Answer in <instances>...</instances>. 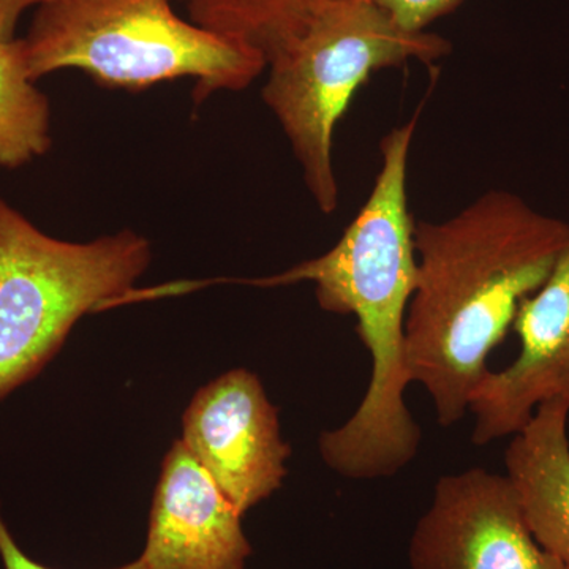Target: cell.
Wrapping results in <instances>:
<instances>
[{
	"instance_id": "obj_8",
	"label": "cell",
	"mask_w": 569,
	"mask_h": 569,
	"mask_svg": "<svg viewBox=\"0 0 569 569\" xmlns=\"http://www.w3.org/2000/svg\"><path fill=\"white\" fill-rule=\"evenodd\" d=\"M512 331L520 340L518 358L489 370L468 406L477 447L516 436L549 400L569 402V244L546 282L520 302Z\"/></svg>"
},
{
	"instance_id": "obj_2",
	"label": "cell",
	"mask_w": 569,
	"mask_h": 569,
	"mask_svg": "<svg viewBox=\"0 0 569 569\" xmlns=\"http://www.w3.org/2000/svg\"><path fill=\"white\" fill-rule=\"evenodd\" d=\"M417 122L415 114L381 140L372 192L332 249L280 274L236 280L264 288L310 282L321 309L356 318L372 359L369 387L353 417L318 441L326 466L353 481L395 477L421 447L406 402V317L418 271L407 176Z\"/></svg>"
},
{
	"instance_id": "obj_4",
	"label": "cell",
	"mask_w": 569,
	"mask_h": 569,
	"mask_svg": "<svg viewBox=\"0 0 569 569\" xmlns=\"http://www.w3.org/2000/svg\"><path fill=\"white\" fill-rule=\"evenodd\" d=\"M451 50L437 33L400 28L373 0H326L269 59L263 102L321 212L331 216L339 204L332 142L359 89L378 70L413 59L430 66Z\"/></svg>"
},
{
	"instance_id": "obj_13",
	"label": "cell",
	"mask_w": 569,
	"mask_h": 569,
	"mask_svg": "<svg viewBox=\"0 0 569 569\" xmlns=\"http://www.w3.org/2000/svg\"><path fill=\"white\" fill-rule=\"evenodd\" d=\"M408 32H422L438 18L458 9L463 0H373Z\"/></svg>"
},
{
	"instance_id": "obj_14",
	"label": "cell",
	"mask_w": 569,
	"mask_h": 569,
	"mask_svg": "<svg viewBox=\"0 0 569 569\" xmlns=\"http://www.w3.org/2000/svg\"><path fill=\"white\" fill-rule=\"evenodd\" d=\"M0 559H2L3 569H52L44 567L39 561L32 560L14 541L13 535L10 533L9 527L3 522L0 516ZM114 569H149L144 560L137 559L123 567Z\"/></svg>"
},
{
	"instance_id": "obj_5",
	"label": "cell",
	"mask_w": 569,
	"mask_h": 569,
	"mask_svg": "<svg viewBox=\"0 0 569 569\" xmlns=\"http://www.w3.org/2000/svg\"><path fill=\"white\" fill-rule=\"evenodd\" d=\"M151 258L130 230L51 238L0 197V399L39 376L81 317L122 302Z\"/></svg>"
},
{
	"instance_id": "obj_6",
	"label": "cell",
	"mask_w": 569,
	"mask_h": 569,
	"mask_svg": "<svg viewBox=\"0 0 569 569\" xmlns=\"http://www.w3.org/2000/svg\"><path fill=\"white\" fill-rule=\"evenodd\" d=\"M410 569H568L531 533L507 475L475 467L438 479L408 546Z\"/></svg>"
},
{
	"instance_id": "obj_1",
	"label": "cell",
	"mask_w": 569,
	"mask_h": 569,
	"mask_svg": "<svg viewBox=\"0 0 569 569\" xmlns=\"http://www.w3.org/2000/svg\"><path fill=\"white\" fill-rule=\"evenodd\" d=\"M413 241L408 376L432 399L438 425L451 427L466 417L520 302L546 282L567 249L569 222L492 189L441 222L415 220Z\"/></svg>"
},
{
	"instance_id": "obj_11",
	"label": "cell",
	"mask_w": 569,
	"mask_h": 569,
	"mask_svg": "<svg viewBox=\"0 0 569 569\" xmlns=\"http://www.w3.org/2000/svg\"><path fill=\"white\" fill-rule=\"evenodd\" d=\"M51 104L29 74L21 39H0V167H24L50 151Z\"/></svg>"
},
{
	"instance_id": "obj_3",
	"label": "cell",
	"mask_w": 569,
	"mask_h": 569,
	"mask_svg": "<svg viewBox=\"0 0 569 569\" xmlns=\"http://www.w3.org/2000/svg\"><path fill=\"white\" fill-rule=\"evenodd\" d=\"M21 41L36 82L77 69L104 89L141 92L193 78L197 104L249 88L268 67L260 52L182 20L171 0H41Z\"/></svg>"
},
{
	"instance_id": "obj_15",
	"label": "cell",
	"mask_w": 569,
	"mask_h": 569,
	"mask_svg": "<svg viewBox=\"0 0 569 569\" xmlns=\"http://www.w3.org/2000/svg\"><path fill=\"white\" fill-rule=\"evenodd\" d=\"M41 0H0V39H17V28L26 11L36 9Z\"/></svg>"
},
{
	"instance_id": "obj_12",
	"label": "cell",
	"mask_w": 569,
	"mask_h": 569,
	"mask_svg": "<svg viewBox=\"0 0 569 569\" xmlns=\"http://www.w3.org/2000/svg\"><path fill=\"white\" fill-rule=\"evenodd\" d=\"M326 0H182L190 21L260 52L268 63Z\"/></svg>"
},
{
	"instance_id": "obj_9",
	"label": "cell",
	"mask_w": 569,
	"mask_h": 569,
	"mask_svg": "<svg viewBox=\"0 0 569 569\" xmlns=\"http://www.w3.org/2000/svg\"><path fill=\"white\" fill-rule=\"evenodd\" d=\"M242 516L182 440L164 456L141 559L149 569H246Z\"/></svg>"
},
{
	"instance_id": "obj_7",
	"label": "cell",
	"mask_w": 569,
	"mask_h": 569,
	"mask_svg": "<svg viewBox=\"0 0 569 569\" xmlns=\"http://www.w3.org/2000/svg\"><path fill=\"white\" fill-rule=\"evenodd\" d=\"M182 426V443L239 515L282 488L291 448L280 436L279 410L250 370H230L201 388Z\"/></svg>"
},
{
	"instance_id": "obj_10",
	"label": "cell",
	"mask_w": 569,
	"mask_h": 569,
	"mask_svg": "<svg viewBox=\"0 0 569 569\" xmlns=\"http://www.w3.org/2000/svg\"><path fill=\"white\" fill-rule=\"evenodd\" d=\"M569 402L549 400L505 451L507 477L539 545L569 569Z\"/></svg>"
}]
</instances>
